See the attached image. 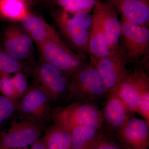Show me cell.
I'll return each instance as SVG.
<instances>
[{
  "instance_id": "2e32d148",
  "label": "cell",
  "mask_w": 149,
  "mask_h": 149,
  "mask_svg": "<svg viewBox=\"0 0 149 149\" xmlns=\"http://www.w3.org/2000/svg\"><path fill=\"white\" fill-rule=\"evenodd\" d=\"M19 22L37 48L46 42L61 37L56 30L41 17L29 13Z\"/></svg>"
},
{
  "instance_id": "cb8c5ba5",
  "label": "cell",
  "mask_w": 149,
  "mask_h": 149,
  "mask_svg": "<svg viewBox=\"0 0 149 149\" xmlns=\"http://www.w3.org/2000/svg\"><path fill=\"white\" fill-rule=\"evenodd\" d=\"M16 111V101L0 95V126Z\"/></svg>"
},
{
  "instance_id": "ffe728a7",
  "label": "cell",
  "mask_w": 149,
  "mask_h": 149,
  "mask_svg": "<svg viewBox=\"0 0 149 149\" xmlns=\"http://www.w3.org/2000/svg\"><path fill=\"white\" fill-rule=\"evenodd\" d=\"M29 13L23 0H0V15L5 18L20 22Z\"/></svg>"
},
{
  "instance_id": "3957f363",
  "label": "cell",
  "mask_w": 149,
  "mask_h": 149,
  "mask_svg": "<svg viewBox=\"0 0 149 149\" xmlns=\"http://www.w3.org/2000/svg\"><path fill=\"white\" fill-rule=\"evenodd\" d=\"M51 120L70 130L79 126L102 129L104 123L101 110L97 104L88 103H72L52 109Z\"/></svg>"
},
{
  "instance_id": "52a82bcc",
  "label": "cell",
  "mask_w": 149,
  "mask_h": 149,
  "mask_svg": "<svg viewBox=\"0 0 149 149\" xmlns=\"http://www.w3.org/2000/svg\"><path fill=\"white\" fill-rule=\"evenodd\" d=\"M50 98L40 85L34 82L27 93L16 101V111L32 117L42 129L51 120Z\"/></svg>"
},
{
  "instance_id": "4dcf8cb0",
  "label": "cell",
  "mask_w": 149,
  "mask_h": 149,
  "mask_svg": "<svg viewBox=\"0 0 149 149\" xmlns=\"http://www.w3.org/2000/svg\"></svg>"
},
{
  "instance_id": "30bf717a",
  "label": "cell",
  "mask_w": 149,
  "mask_h": 149,
  "mask_svg": "<svg viewBox=\"0 0 149 149\" xmlns=\"http://www.w3.org/2000/svg\"><path fill=\"white\" fill-rule=\"evenodd\" d=\"M127 64L125 54L120 49L117 52L110 54L93 63L98 71L109 94L114 91L130 72L126 68Z\"/></svg>"
},
{
  "instance_id": "5bb4252c",
  "label": "cell",
  "mask_w": 149,
  "mask_h": 149,
  "mask_svg": "<svg viewBox=\"0 0 149 149\" xmlns=\"http://www.w3.org/2000/svg\"><path fill=\"white\" fill-rule=\"evenodd\" d=\"M101 111L107 134L114 136L131 117V112L115 93H110Z\"/></svg>"
},
{
  "instance_id": "4316f807",
  "label": "cell",
  "mask_w": 149,
  "mask_h": 149,
  "mask_svg": "<svg viewBox=\"0 0 149 149\" xmlns=\"http://www.w3.org/2000/svg\"><path fill=\"white\" fill-rule=\"evenodd\" d=\"M29 149H47L43 138H40L37 142L32 144Z\"/></svg>"
},
{
  "instance_id": "83f0119b",
  "label": "cell",
  "mask_w": 149,
  "mask_h": 149,
  "mask_svg": "<svg viewBox=\"0 0 149 149\" xmlns=\"http://www.w3.org/2000/svg\"><path fill=\"white\" fill-rule=\"evenodd\" d=\"M0 149H29L28 148H18V149H8L6 148H3V147L1 146H0Z\"/></svg>"
},
{
  "instance_id": "7c38bea8",
  "label": "cell",
  "mask_w": 149,
  "mask_h": 149,
  "mask_svg": "<svg viewBox=\"0 0 149 149\" xmlns=\"http://www.w3.org/2000/svg\"><path fill=\"white\" fill-rule=\"evenodd\" d=\"M93 9L98 15L110 54L117 52L120 48L121 25L117 12L109 3L102 0H96Z\"/></svg>"
},
{
  "instance_id": "7a4b0ae2",
  "label": "cell",
  "mask_w": 149,
  "mask_h": 149,
  "mask_svg": "<svg viewBox=\"0 0 149 149\" xmlns=\"http://www.w3.org/2000/svg\"><path fill=\"white\" fill-rule=\"evenodd\" d=\"M41 61L56 68L69 80L72 74L89 63L88 56L72 49L61 37L38 48Z\"/></svg>"
},
{
  "instance_id": "8fae6325",
  "label": "cell",
  "mask_w": 149,
  "mask_h": 149,
  "mask_svg": "<svg viewBox=\"0 0 149 149\" xmlns=\"http://www.w3.org/2000/svg\"><path fill=\"white\" fill-rule=\"evenodd\" d=\"M125 149H148L149 125L143 119L130 117L114 136Z\"/></svg>"
},
{
  "instance_id": "f1b7e54d",
  "label": "cell",
  "mask_w": 149,
  "mask_h": 149,
  "mask_svg": "<svg viewBox=\"0 0 149 149\" xmlns=\"http://www.w3.org/2000/svg\"><path fill=\"white\" fill-rule=\"evenodd\" d=\"M23 1H24V2H25L26 3H27L29 1H31V0H23Z\"/></svg>"
},
{
  "instance_id": "9c48e42d",
  "label": "cell",
  "mask_w": 149,
  "mask_h": 149,
  "mask_svg": "<svg viewBox=\"0 0 149 149\" xmlns=\"http://www.w3.org/2000/svg\"><path fill=\"white\" fill-rule=\"evenodd\" d=\"M149 83V78L142 68H136L123 78L114 91L115 93L132 113H137L141 102L143 87Z\"/></svg>"
},
{
  "instance_id": "ac0fdd59",
  "label": "cell",
  "mask_w": 149,
  "mask_h": 149,
  "mask_svg": "<svg viewBox=\"0 0 149 149\" xmlns=\"http://www.w3.org/2000/svg\"><path fill=\"white\" fill-rule=\"evenodd\" d=\"M72 149H93L107 133L102 129L79 126L71 130Z\"/></svg>"
},
{
  "instance_id": "6da1fadb",
  "label": "cell",
  "mask_w": 149,
  "mask_h": 149,
  "mask_svg": "<svg viewBox=\"0 0 149 149\" xmlns=\"http://www.w3.org/2000/svg\"><path fill=\"white\" fill-rule=\"evenodd\" d=\"M67 102L97 104L106 99L109 93L95 67L89 63L77 70L69 79Z\"/></svg>"
},
{
  "instance_id": "44dd1931",
  "label": "cell",
  "mask_w": 149,
  "mask_h": 149,
  "mask_svg": "<svg viewBox=\"0 0 149 149\" xmlns=\"http://www.w3.org/2000/svg\"><path fill=\"white\" fill-rule=\"evenodd\" d=\"M25 67L22 62L17 60L0 47V74H15L24 71Z\"/></svg>"
},
{
  "instance_id": "8992f818",
  "label": "cell",
  "mask_w": 149,
  "mask_h": 149,
  "mask_svg": "<svg viewBox=\"0 0 149 149\" xmlns=\"http://www.w3.org/2000/svg\"><path fill=\"white\" fill-rule=\"evenodd\" d=\"M51 14L61 33L73 49L88 56L90 31L78 23L74 11L58 8L52 10Z\"/></svg>"
},
{
  "instance_id": "e0dca14e",
  "label": "cell",
  "mask_w": 149,
  "mask_h": 149,
  "mask_svg": "<svg viewBox=\"0 0 149 149\" xmlns=\"http://www.w3.org/2000/svg\"><path fill=\"white\" fill-rule=\"evenodd\" d=\"M88 42L89 63H94L110 54L106 37L97 12L94 9Z\"/></svg>"
},
{
  "instance_id": "277c9868",
  "label": "cell",
  "mask_w": 149,
  "mask_h": 149,
  "mask_svg": "<svg viewBox=\"0 0 149 149\" xmlns=\"http://www.w3.org/2000/svg\"><path fill=\"white\" fill-rule=\"evenodd\" d=\"M17 113L13 114L1 133V146L8 149L27 148L41 138L42 129L37 122L27 115Z\"/></svg>"
},
{
  "instance_id": "7402d4cb",
  "label": "cell",
  "mask_w": 149,
  "mask_h": 149,
  "mask_svg": "<svg viewBox=\"0 0 149 149\" xmlns=\"http://www.w3.org/2000/svg\"><path fill=\"white\" fill-rule=\"evenodd\" d=\"M60 8L71 11H85L91 12L96 0H50Z\"/></svg>"
},
{
  "instance_id": "f546056e",
  "label": "cell",
  "mask_w": 149,
  "mask_h": 149,
  "mask_svg": "<svg viewBox=\"0 0 149 149\" xmlns=\"http://www.w3.org/2000/svg\"><path fill=\"white\" fill-rule=\"evenodd\" d=\"M43 1H45L50 2V0H43Z\"/></svg>"
},
{
  "instance_id": "d6986e66",
  "label": "cell",
  "mask_w": 149,
  "mask_h": 149,
  "mask_svg": "<svg viewBox=\"0 0 149 149\" xmlns=\"http://www.w3.org/2000/svg\"><path fill=\"white\" fill-rule=\"evenodd\" d=\"M43 137L47 149H72L71 130L54 123Z\"/></svg>"
},
{
  "instance_id": "ba28073f",
  "label": "cell",
  "mask_w": 149,
  "mask_h": 149,
  "mask_svg": "<svg viewBox=\"0 0 149 149\" xmlns=\"http://www.w3.org/2000/svg\"><path fill=\"white\" fill-rule=\"evenodd\" d=\"M36 83L47 93L52 102H67L69 93V80L58 69L41 61L33 71Z\"/></svg>"
},
{
  "instance_id": "5b68a950",
  "label": "cell",
  "mask_w": 149,
  "mask_h": 149,
  "mask_svg": "<svg viewBox=\"0 0 149 149\" xmlns=\"http://www.w3.org/2000/svg\"><path fill=\"white\" fill-rule=\"evenodd\" d=\"M120 48L128 63H135L148 56L149 27L121 19Z\"/></svg>"
},
{
  "instance_id": "d4e9b609",
  "label": "cell",
  "mask_w": 149,
  "mask_h": 149,
  "mask_svg": "<svg viewBox=\"0 0 149 149\" xmlns=\"http://www.w3.org/2000/svg\"><path fill=\"white\" fill-rule=\"evenodd\" d=\"M0 93L2 95L12 100L17 101L11 76L10 74H0Z\"/></svg>"
},
{
  "instance_id": "484cf974",
  "label": "cell",
  "mask_w": 149,
  "mask_h": 149,
  "mask_svg": "<svg viewBox=\"0 0 149 149\" xmlns=\"http://www.w3.org/2000/svg\"><path fill=\"white\" fill-rule=\"evenodd\" d=\"M93 149H125L114 136L106 133Z\"/></svg>"
},
{
  "instance_id": "9a60e30c",
  "label": "cell",
  "mask_w": 149,
  "mask_h": 149,
  "mask_svg": "<svg viewBox=\"0 0 149 149\" xmlns=\"http://www.w3.org/2000/svg\"><path fill=\"white\" fill-rule=\"evenodd\" d=\"M121 19L149 27V0H106Z\"/></svg>"
},
{
  "instance_id": "603a6c76",
  "label": "cell",
  "mask_w": 149,
  "mask_h": 149,
  "mask_svg": "<svg viewBox=\"0 0 149 149\" xmlns=\"http://www.w3.org/2000/svg\"><path fill=\"white\" fill-rule=\"evenodd\" d=\"M24 71L19 72L11 77L12 81L17 100L21 99L29 89L27 76Z\"/></svg>"
},
{
  "instance_id": "4fadbf2b",
  "label": "cell",
  "mask_w": 149,
  "mask_h": 149,
  "mask_svg": "<svg viewBox=\"0 0 149 149\" xmlns=\"http://www.w3.org/2000/svg\"><path fill=\"white\" fill-rule=\"evenodd\" d=\"M33 42L21 26L12 24L4 32L3 48L9 54L22 62L30 57L33 51Z\"/></svg>"
}]
</instances>
